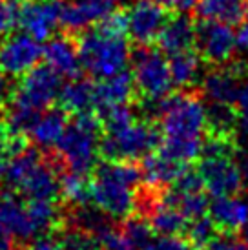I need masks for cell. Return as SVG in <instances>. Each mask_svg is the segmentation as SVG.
<instances>
[{
    "mask_svg": "<svg viewBox=\"0 0 248 250\" xmlns=\"http://www.w3.org/2000/svg\"><path fill=\"white\" fill-rule=\"evenodd\" d=\"M126 35V11L121 9L111 11L93 28L84 29L77 42L83 70L93 79H106L126 70L131 59Z\"/></svg>",
    "mask_w": 248,
    "mask_h": 250,
    "instance_id": "obj_1",
    "label": "cell"
},
{
    "mask_svg": "<svg viewBox=\"0 0 248 250\" xmlns=\"http://www.w3.org/2000/svg\"><path fill=\"white\" fill-rule=\"evenodd\" d=\"M141 181V168L135 167L133 161L104 159L93 168L90 203L111 219H126L139 207L137 187Z\"/></svg>",
    "mask_w": 248,
    "mask_h": 250,
    "instance_id": "obj_2",
    "label": "cell"
},
{
    "mask_svg": "<svg viewBox=\"0 0 248 250\" xmlns=\"http://www.w3.org/2000/svg\"><path fill=\"white\" fill-rule=\"evenodd\" d=\"M62 90V77L46 66H35L22 75L15 91L9 93L6 104V125L19 133H28L35 119L51 108Z\"/></svg>",
    "mask_w": 248,
    "mask_h": 250,
    "instance_id": "obj_3",
    "label": "cell"
},
{
    "mask_svg": "<svg viewBox=\"0 0 248 250\" xmlns=\"http://www.w3.org/2000/svg\"><path fill=\"white\" fill-rule=\"evenodd\" d=\"M0 187L28 199L57 201L61 195V175L57 165L44 159L33 148H24L0 167Z\"/></svg>",
    "mask_w": 248,
    "mask_h": 250,
    "instance_id": "obj_4",
    "label": "cell"
},
{
    "mask_svg": "<svg viewBox=\"0 0 248 250\" xmlns=\"http://www.w3.org/2000/svg\"><path fill=\"white\" fill-rule=\"evenodd\" d=\"M101 137L103 123L95 111L79 113L68 123L66 132L57 145L59 159L69 172L88 175L99 165L97 159L101 155Z\"/></svg>",
    "mask_w": 248,
    "mask_h": 250,
    "instance_id": "obj_5",
    "label": "cell"
},
{
    "mask_svg": "<svg viewBox=\"0 0 248 250\" xmlns=\"http://www.w3.org/2000/svg\"><path fill=\"white\" fill-rule=\"evenodd\" d=\"M157 117L163 137L203 139V133H207V106L188 91L170 93L163 99L157 106Z\"/></svg>",
    "mask_w": 248,
    "mask_h": 250,
    "instance_id": "obj_6",
    "label": "cell"
},
{
    "mask_svg": "<svg viewBox=\"0 0 248 250\" xmlns=\"http://www.w3.org/2000/svg\"><path fill=\"white\" fill-rule=\"evenodd\" d=\"M163 133L146 119H133L130 125L113 132H103L101 155L106 161H137L157 150Z\"/></svg>",
    "mask_w": 248,
    "mask_h": 250,
    "instance_id": "obj_7",
    "label": "cell"
},
{
    "mask_svg": "<svg viewBox=\"0 0 248 250\" xmlns=\"http://www.w3.org/2000/svg\"><path fill=\"white\" fill-rule=\"evenodd\" d=\"M131 77L141 103H159L173 90L168 61L150 46H139L131 55Z\"/></svg>",
    "mask_w": 248,
    "mask_h": 250,
    "instance_id": "obj_8",
    "label": "cell"
},
{
    "mask_svg": "<svg viewBox=\"0 0 248 250\" xmlns=\"http://www.w3.org/2000/svg\"><path fill=\"white\" fill-rule=\"evenodd\" d=\"M195 46L203 61L212 66H223L234 59L237 37L232 26L225 22L201 19L195 24Z\"/></svg>",
    "mask_w": 248,
    "mask_h": 250,
    "instance_id": "obj_9",
    "label": "cell"
},
{
    "mask_svg": "<svg viewBox=\"0 0 248 250\" xmlns=\"http://www.w3.org/2000/svg\"><path fill=\"white\" fill-rule=\"evenodd\" d=\"M42 57L41 42L22 33H9L0 41V73L6 77H22L39 66Z\"/></svg>",
    "mask_w": 248,
    "mask_h": 250,
    "instance_id": "obj_10",
    "label": "cell"
},
{
    "mask_svg": "<svg viewBox=\"0 0 248 250\" xmlns=\"http://www.w3.org/2000/svg\"><path fill=\"white\" fill-rule=\"evenodd\" d=\"M168 19L165 7L153 0H135L126 11L128 35L139 46H150L152 42H157Z\"/></svg>",
    "mask_w": 248,
    "mask_h": 250,
    "instance_id": "obj_11",
    "label": "cell"
},
{
    "mask_svg": "<svg viewBox=\"0 0 248 250\" xmlns=\"http://www.w3.org/2000/svg\"><path fill=\"white\" fill-rule=\"evenodd\" d=\"M247 77V64L243 61H235V62L230 61L223 66H217L203 79V93L208 99V103L234 106L239 86Z\"/></svg>",
    "mask_w": 248,
    "mask_h": 250,
    "instance_id": "obj_12",
    "label": "cell"
},
{
    "mask_svg": "<svg viewBox=\"0 0 248 250\" xmlns=\"http://www.w3.org/2000/svg\"><path fill=\"white\" fill-rule=\"evenodd\" d=\"M61 11L59 0H24L19 26L39 42H44L53 37L61 24Z\"/></svg>",
    "mask_w": 248,
    "mask_h": 250,
    "instance_id": "obj_13",
    "label": "cell"
},
{
    "mask_svg": "<svg viewBox=\"0 0 248 250\" xmlns=\"http://www.w3.org/2000/svg\"><path fill=\"white\" fill-rule=\"evenodd\" d=\"M37 237L28 207L13 192L0 194V239L28 243Z\"/></svg>",
    "mask_w": 248,
    "mask_h": 250,
    "instance_id": "obj_14",
    "label": "cell"
},
{
    "mask_svg": "<svg viewBox=\"0 0 248 250\" xmlns=\"http://www.w3.org/2000/svg\"><path fill=\"white\" fill-rule=\"evenodd\" d=\"M119 0H71L62 6L61 24L68 31H81L93 28L95 24L115 11Z\"/></svg>",
    "mask_w": 248,
    "mask_h": 250,
    "instance_id": "obj_15",
    "label": "cell"
},
{
    "mask_svg": "<svg viewBox=\"0 0 248 250\" xmlns=\"http://www.w3.org/2000/svg\"><path fill=\"white\" fill-rule=\"evenodd\" d=\"M208 217L221 234H235L248 223V199L237 195H215L208 205Z\"/></svg>",
    "mask_w": 248,
    "mask_h": 250,
    "instance_id": "obj_16",
    "label": "cell"
},
{
    "mask_svg": "<svg viewBox=\"0 0 248 250\" xmlns=\"http://www.w3.org/2000/svg\"><path fill=\"white\" fill-rule=\"evenodd\" d=\"M42 57L49 68L55 70L61 77L75 79L83 70L81 59H79V48L66 35L49 37L46 41V46L42 48Z\"/></svg>",
    "mask_w": 248,
    "mask_h": 250,
    "instance_id": "obj_17",
    "label": "cell"
},
{
    "mask_svg": "<svg viewBox=\"0 0 248 250\" xmlns=\"http://www.w3.org/2000/svg\"><path fill=\"white\" fill-rule=\"evenodd\" d=\"M68 111L62 108H48L35 119L29 128V137L42 150H53L68 126Z\"/></svg>",
    "mask_w": 248,
    "mask_h": 250,
    "instance_id": "obj_18",
    "label": "cell"
},
{
    "mask_svg": "<svg viewBox=\"0 0 248 250\" xmlns=\"http://www.w3.org/2000/svg\"><path fill=\"white\" fill-rule=\"evenodd\" d=\"M133 93H135V84L130 71L124 70L117 75L99 79V83H95V111L99 113L111 106L128 104Z\"/></svg>",
    "mask_w": 248,
    "mask_h": 250,
    "instance_id": "obj_19",
    "label": "cell"
},
{
    "mask_svg": "<svg viewBox=\"0 0 248 250\" xmlns=\"http://www.w3.org/2000/svg\"><path fill=\"white\" fill-rule=\"evenodd\" d=\"M157 44L161 51H165L168 55L192 49L195 46V24L185 13L170 17L163 31L159 33Z\"/></svg>",
    "mask_w": 248,
    "mask_h": 250,
    "instance_id": "obj_20",
    "label": "cell"
},
{
    "mask_svg": "<svg viewBox=\"0 0 248 250\" xmlns=\"http://www.w3.org/2000/svg\"><path fill=\"white\" fill-rule=\"evenodd\" d=\"M188 165L177 163V161L170 159L163 155L161 152L157 153H148L143 157V181L153 190H161L165 187H172L175 181L179 179V175L185 172Z\"/></svg>",
    "mask_w": 248,
    "mask_h": 250,
    "instance_id": "obj_21",
    "label": "cell"
},
{
    "mask_svg": "<svg viewBox=\"0 0 248 250\" xmlns=\"http://www.w3.org/2000/svg\"><path fill=\"white\" fill-rule=\"evenodd\" d=\"M59 101H61V108L68 113L79 115V113L95 111V83H91L88 79L75 77L68 84H62Z\"/></svg>",
    "mask_w": 248,
    "mask_h": 250,
    "instance_id": "obj_22",
    "label": "cell"
},
{
    "mask_svg": "<svg viewBox=\"0 0 248 250\" xmlns=\"http://www.w3.org/2000/svg\"><path fill=\"white\" fill-rule=\"evenodd\" d=\"M195 9L201 19L228 26H239L248 19V0H199Z\"/></svg>",
    "mask_w": 248,
    "mask_h": 250,
    "instance_id": "obj_23",
    "label": "cell"
},
{
    "mask_svg": "<svg viewBox=\"0 0 248 250\" xmlns=\"http://www.w3.org/2000/svg\"><path fill=\"white\" fill-rule=\"evenodd\" d=\"M168 66H170L173 86L186 90V88H190L197 83V79L201 75L203 59L197 51L186 49V51H179V53L170 55Z\"/></svg>",
    "mask_w": 248,
    "mask_h": 250,
    "instance_id": "obj_24",
    "label": "cell"
},
{
    "mask_svg": "<svg viewBox=\"0 0 248 250\" xmlns=\"http://www.w3.org/2000/svg\"><path fill=\"white\" fill-rule=\"evenodd\" d=\"M159 195L165 203L172 205L179 212H183L188 219L207 215L208 205H210L205 190H190V192H186V190H177V188L172 187Z\"/></svg>",
    "mask_w": 248,
    "mask_h": 250,
    "instance_id": "obj_25",
    "label": "cell"
},
{
    "mask_svg": "<svg viewBox=\"0 0 248 250\" xmlns=\"http://www.w3.org/2000/svg\"><path fill=\"white\" fill-rule=\"evenodd\" d=\"M203 141L205 139H175V137H163L157 152L170 159L190 165L192 161L201 157L203 152Z\"/></svg>",
    "mask_w": 248,
    "mask_h": 250,
    "instance_id": "obj_26",
    "label": "cell"
},
{
    "mask_svg": "<svg viewBox=\"0 0 248 250\" xmlns=\"http://www.w3.org/2000/svg\"><path fill=\"white\" fill-rule=\"evenodd\" d=\"M61 195L73 207L86 205L90 201V181L86 175L68 170L61 175Z\"/></svg>",
    "mask_w": 248,
    "mask_h": 250,
    "instance_id": "obj_27",
    "label": "cell"
},
{
    "mask_svg": "<svg viewBox=\"0 0 248 250\" xmlns=\"http://www.w3.org/2000/svg\"><path fill=\"white\" fill-rule=\"evenodd\" d=\"M215 230L217 229L214 227V223L208 215H201V217L190 219L188 227H186L188 241H190L192 247L203 250L215 237Z\"/></svg>",
    "mask_w": 248,
    "mask_h": 250,
    "instance_id": "obj_28",
    "label": "cell"
},
{
    "mask_svg": "<svg viewBox=\"0 0 248 250\" xmlns=\"http://www.w3.org/2000/svg\"><path fill=\"white\" fill-rule=\"evenodd\" d=\"M61 241L66 250H101L99 237L93 236L88 230L71 227V225H68V229L64 230Z\"/></svg>",
    "mask_w": 248,
    "mask_h": 250,
    "instance_id": "obj_29",
    "label": "cell"
},
{
    "mask_svg": "<svg viewBox=\"0 0 248 250\" xmlns=\"http://www.w3.org/2000/svg\"><path fill=\"white\" fill-rule=\"evenodd\" d=\"M22 4L24 0H0V37L7 35L15 26H19Z\"/></svg>",
    "mask_w": 248,
    "mask_h": 250,
    "instance_id": "obj_30",
    "label": "cell"
},
{
    "mask_svg": "<svg viewBox=\"0 0 248 250\" xmlns=\"http://www.w3.org/2000/svg\"><path fill=\"white\" fill-rule=\"evenodd\" d=\"M234 108L235 115H237V132L245 135V137H248V77L239 86Z\"/></svg>",
    "mask_w": 248,
    "mask_h": 250,
    "instance_id": "obj_31",
    "label": "cell"
},
{
    "mask_svg": "<svg viewBox=\"0 0 248 250\" xmlns=\"http://www.w3.org/2000/svg\"><path fill=\"white\" fill-rule=\"evenodd\" d=\"M101 250H146V249H141L137 245H133L130 239H126L123 236V232H117V230L113 229L110 234H106L101 239Z\"/></svg>",
    "mask_w": 248,
    "mask_h": 250,
    "instance_id": "obj_32",
    "label": "cell"
},
{
    "mask_svg": "<svg viewBox=\"0 0 248 250\" xmlns=\"http://www.w3.org/2000/svg\"><path fill=\"white\" fill-rule=\"evenodd\" d=\"M148 250H192L190 241H186L177 234V236H159L153 237Z\"/></svg>",
    "mask_w": 248,
    "mask_h": 250,
    "instance_id": "obj_33",
    "label": "cell"
},
{
    "mask_svg": "<svg viewBox=\"0 0 248 250\" xmlns=\"http://www.w3.org/2000/svg\"><path fill=\"white\" fill-rule=\"evenodd\" d=\"M203 250H248L247 243L235 239L234 234H221L215 236Z\"/></svg>",
    "mask_w": 248,
    "mask_h": 250,
    "instance_id": "obj_34",
    "label": "cell"
},
{
    "mask_svg": "<svg viewBox=\"0 0 248 250\" xmlns=\"http://www.w3.org/2000/svg\"><path fill=\"white\" fill-rule=\"evenodd\" d=\"M26 250H66L61 239H53L48 236H39L31 239Z\"/></svg>",
    "mask_w": 248,
    "mask_h": 250,
    "instance_id": "obj_35",
    "label": "cell"
},
{
    "mask_svg": "<svg viewBox=\"0 0 248 250\" xmlns=\"http://www.w3.org/2000/svg\"><path fill=\"white\" fill-rule=\"evenodd\" d=\"M155 4L163 6L165 9H172L177 13H188L197 6L199 0H153Z\"/></svg>",
    "mask_w": 248,
    "mask_h": 250,
    "instance_id": "obj_36",
    "label": "cell"
},
{
    "mask_svg": "<svg viewBox=\"0 0 248 250\" xmlns=\"http://www.w3.org/2000/svg\"><path fill=\"white\" fill-rule=\"evenodd\" d=\"M237 46L248 55V19L241 24L239 35H237Z\"/></svg>",
    "mask_w": 248,
    "mask_h": 250,
    "instance_id": "obj_37",
    "label": "cell"
},
{
    "mask_svg": "<svg viewBox=\"0 0 248 250\" xmlns=\"http://www.w3.org/2000/svg\"><path fill=\"white\" fill-rule=\"evenodd\" d=\"M7 97H9V91H7L6 75H2V73H0V111L6 108Z\"/></svg>",
    "mask_w": 248,
    "mask_h": 250,
    "instance_id": "obj_38",
    "label": "cell"
},
{
    "mask_svg": "<svg viewBox=\"0 0 248 250\" xmlns=\"http://www.w3.org/2000/svg\"><path fill=\"white\" fill-rule=\"evenodd\" d=\"M0 250H17L15 249V241H11V239H0Z\"/></svg>",
    "mask_w": 248,
    "mask_h": 250,
    "instance_id": "obj_39",
    "label": "cell"
},
{
    "mask_svg": "<svg viewBox=\"0 0 248 250\" xmlns=\"http://www.w3.org/2000/svg\"><path fill=\"white\" fill-rule=\"evenodd\" d=\"M243 241H245L248 247V223L245 225V229H243Z\"/></svg>",
    "mask_w": 248,
    "mask_h": 250,
    "instance_id": "obj_40",
    "label": "cell"
}]
</instances>
